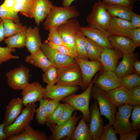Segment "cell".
<instances>
[{"instance_id":"1","label":"cell","mask_w":140,"mask_h":140,"mask_svg":"<svg viewBox=\"0 0 140 140\" xmlns=\"http://www.w3.org/2000/svg\"><path fill=\"white\" fill-rule=\"evenodd\" d=\"M80 15L75 6L62 7L53 5L43 25L45 30H48L52 28H57L69 19L77 18Z\"/></svg>"},{"instance_id":"2","label":"cell","mask_w":140,"mask_h":140,"mask_svg":"<svg viewBox=\"0 0 140 140\" xmlns=\"http://www.w3.org/2000/svg\"><path fill=\"white\" fill-rule=\"evenodd\" d=\"M96 76V75L89 86L83 92L78 95L74 93L71 94L61 100L64 103L71 105L75 111H80L87 123H89L90 121L89 103L92 87Z\"/></svg>"},{"instance_id":"3","label":"cell","mask_w":140,"mask_h":140,"mask_svg":"<svg viewBox=\"0 0 140 140\" xmlns=\"http://www.w3.org/2000/svg\"><path fill=\"white\" fill-rule=\"evenodd\" d=\"M36 106L35 103L28 104L23 109L20 114L12 123L5 126L4 131L7 139L12 136L21 133L30 124L33 120Z\"/></svg>"},{"instance_id":"4","label":"cell","mask_w":140,"mask_h":140,"mask_svg":"<svg viewBox=\"0 0 140 140\" xmlns=\"http://www.w3.org/2000/svg\"><path fill=\"white\" fill-rule=\"evenodd\" d=\"M91 98L97 101L101 115L105 116L108 120L109 123L113 125L117 112L116 107L112 103L106 92L94 84L92 87Z\"/></svg>"},{"instance_id":"5","label":"cell","mask_w":140,"mask_h":140,"mask_svg":"<svg viewBox=\"0 0 140 140\" xmlns=\"http://www.w3.org/2000/svg\"><path fill=\"white\" fill-rule=\"evenodd\" d=\"M111 18L102 5L101 1L99 0L93 6L91 12L88 15L86 20L88 26L106 33Z\"/></svg>"},{"instance_id":"6","label":"cell","mask_w":140,"mask_h":140,"mask_svg":"<svg viewBox=\"0 0 140 140\" xmlns=\"http://www.w3.org/2000/svg\"><path fill=\"white\" fill-rule=\"evenodd\" d=\"M80 27L79 22L75 18L69 19L56 28L62 40L69 49L74 58L77 57L74 36Z\"/></svg>"},{"instance_id":"7","label":"cell","mask_w":140,"mask_h":140,"mask_svg":"<svg viewBox=\"0 0 140 140\" xmlns=\"http://www.w3.org/2000/svg\"><path fill=\"white\" fill-rule=\"evenodd\" d=\"M118 107L113 125L116 133L120 135L119 140H123L126 135L133 129L129 118L133 106L125 104Z\"/></svg>"},{"instance_id":"8","label":"cell","mask_w":140,"mask_h":140,"mask_svg":"<svg viewBox=\"0 0 140 140\" xmlns=\"http://www.w3.org/2000/svg\"><path fill=\"white\" fill-rule=\"evenodd\" d=\"M82 116L80 115L77 116V112L75 111L68 121L61 125L46 123L52 133V135L48 137V140H69L77 122Z\"/></svg>"},{"instance_id":"9","label":"cell","mask_w":140,"mask_h":140,"mask_svg":"<svg viewBox=\"0 0 140 140\" xmlns=\"http://www.w3.org/2000/svg\"><path fill=\"white\" fill-rule=\"evenodd\" d=\"M59 78L56 85L68 86L82 85L83 79L80 67L76 62L65 68L58 69Z\"/></svg>"},{"instance_id":"10","label":"cell","mask_w":140,"mask_h":140,"mask_svg":"<svg viewBox=\"0 0 140 140\" xmlns=\"http://www.w3.org/2000/svg\"><path fill=\"white\" fill-rule=\"evenodd\" d=\"M30 71L22 65L7 72L5 75L9 86L13 90H23L29 83Z\"/></svg>"},{"instance_id":"11","label":"cell","mask_w":140,"mask_h":140,"mask_svg":"<svg viewBox=\"0 0 140 140\" xmlns=\"http://www.w3.org/2000/svg\"><path fill=\"white\" fill-rule=\"evenodd\" d=\"M40 49L58 69L65 68L76 62L73 57L56 51L45 41L42 43Z\"/></svg>"},{"instance_id":"12","label":"cell","mask_w":140,"mask_h":140,"mask_svg":"<svg viewBox=\"0 0 140 140\" xmlns=\"http://www.w3.org/2000/svg\"><path fill=\"white\" fill-rule=\"evenodd\" d=\"M74 58L80 67L82 76L83 83L80 87L85 90L91 83L96 73L102 69V65L100 61H89L77 57Z\"/></svg>"},{"instance_id":"13","label":"cell","mask_w":140,"mask_h":140,"mask_svg":"<svg viewBox=\"0 0 140 140\" xmlns=\"http://www.w3.org/2000/svg\"><path fill=\"white\" fill-rule=\"evenodd\" d=\"M94 83L105 92L122 85L121 79L114 71H104L102 69L99 71L98 75H96Z\"/></svg>"},{"instance_id":"14","label":"cell","mask_w":140,"mask_h":140,"mask_svg":"<svg viewBox=\"0 0 140 140\" xmlns=\"http://www.w3.org/2000/svg\"><path fill=\"white\" fill-rule=\"evenodd\" d=\"M22 90V99L23 105L26 106L44 98L46 89L39 83L35 82L29 83Z\"/></svg>"},{"instance_id":"15","label":"cell","mask_w":140,"mask_h":140,"mask_svg":"<svg viewBox=\"0 0 140 140\" xmlns=\"http://www.w3.org/2000/svg\"><path fill=\"white\" fill-rule=\"evenodd\" d=\"M132 28L130 22L116 17H112L106 33L109 36H120L131 38Z\"/></svg>"},{"instance_id":"16","label":"cell","mask_w":140,"mask_h":140,"mask_svg":"<svg viewBox=\"0 0 140 140\" xmlns=\"http://www.w3.org/2000/svg\"><path fill=\"white\" fill-rule=\"evenodd\" d=\"M90 119L89 127L92 140H98L103 130V119L101 117L98 103L95 100L89 109Z\"/></svg>"},{"instance_id":"17","label":"cell","mask_w":140,"mask_h":140,"mask_svg":"<svg viewBox=\"0 0 140 140\" xmlns=\"http://www.w3.org/2000/svg\"><path fill=\"white\" fill-rule=\"evenodd\" d=\"M123 54L114 48H103L100 59L104 71H114L118 65L119 60Z\"/></svg>"},{"instance_id":"18","label":"cell","mask_w":140,"mask_h":140,"mask_svg":"<svg viewBox=\"0 0 140 140\" xmlns=\"http://www.w3.org/2000/svg\"><path fill=\"white\" fill-rule=\"evenodd\" d=\"M78 86H68L54 85H47L44 98L60 101L65 97L77 92L80 88Z\"/></svg>"},{"instance_id":"19","label":"cell","mask_w":140,"mask_h":140,"mask_svg":"<svg viewBox=\"0 0 140 140\" xmlns=\"http://www.w3.org/2000/svg\"><path fill=\"white\" fill-rule=\"evenodd\" d=\"M80 30L85 37L94 41L102 48H114L109 40V36L106 33L88 26L80 27Z\"/></svg>"},{"instance_id":"20","label":"cell","mask_w":140,"mask_h":140,"mask_svg":"<svg viewBox=\"0 0 140 140\" xmlns=\"http://www.w3.org/2000/svg\"><path fill=\"white\" fill-rule=\"evenodd\" d=\"M105 92L116 107L128 104L132 97L131 90L123 85Z\"/></svg>"},{"instance_id":"21","label":"cell","mask_w":140,"mask_h":140,"mask_svg":"<svg viewBox=\"0 0 140 140\" xmlns=\"http://www.w3.org/2000/svg\"><path fill=\"white\" fill-rule=\"evenodd\" d=\"M23 102L22 99L14 98L9 101L6 107L4 121L5 125L12 123L20 114L22 110Z\"/></svg>"},{"instance_id":"22","label":"cell","mask_w":140,"mask_h":140,"mask_svg":"<svg viewBox=\"0 0 140 140\" xmlns=\"http://www.w3.org/2000/svg\"><path fill=\"white\" fill-rule=\"evenodd\" d=\"M109 39L113 48L123 54L133 53L137 47L131 39L128 37L112 36Z\"/></svg>"},{"instance_id":"23","label":"cell","mask_w":140,"mask_h":140,"mask_svg":"<svg viewBox=\"0 0 140 140\" xmlns=\"http://www.w3.org/2000/svg\"><path fill=\"white\" fill-rule=\"evenodd\" d=\"M53 5L49 0H36L32 8V15L38 26L46 17Z\"/></svg>"},{"instance_id":"24","label":"cell","mask_w":140,"mask_h":140,"mask_svg":"<svg viewBox=\"0 0 140 140\" xmlns=\"http://www.w3.org/2000/svg\"><path fill=\"white\" fill-rule=\"evenodd\" d=\"M39 31L36 26L33 28L29 26L27 28L25 46L31 54L39 49L42 44Z\"/></svg>"},{"instance_id":"25","label":"cell","mask_w":140,"mask_h":140,"mask_svg":"<svg viewBox=\"0 0 140 140\" xmlns=\"http://www.w3.org/2000/svg\"><path fill=\"white\" fill-rule=\"evenodd\" d=\"M102 5L111 17H116L130 22L134 13L132 8L125 6L111 4L101 1Z\"/></svg>"},{"instance_id":"26","label":"cell","mask_w":140,"mask_h":140,"mask_svg":"<svg viewBox=\"0 0 140 140\" xmlns=\"http://www.w3.org/2000/svg\"><path fill=\"white\" fill-rule=\"evenodd\" d=\"M135 55L134 53L123 54L122 60L113 71L119 78L135 73L133 62Z\"/></svg>"},{"instance_id":"27","label":"cell","mask_w":140,"mask_h":140,"mask_svg":"<svg viewBox=\"0 0 140 140\" xmlns=\"http://www.w3.org/2000/svg\"><path fill=\"white\" fill-rule=\"evenodd\" d=\"M48 137L45 132L39 129H34L29 124L22 133L12 136L6 140H47Z\"/></svg>"},{"instance_id":"28","label":"cell","mask_w":140,"mask_h":140,"mask_svg":"<svg viewBox=\"0 0 140 140\" xmlns=\"http://www.w3.org/2000/svg\"><path fill=\"white\" fill-rule=\"evenodd\" d=\"M25 61L41 69L44 72L50 67L54 66L40 49L34 53L27 56Z\"/></svg>"},{"instance_id":"29","label":"cell","mask_w":140,"mask_h":140,"mask_svg":"<svg viewBox=\"0 0 140 140\" xmlns=\"http://www.w3.org/2000/svg\"><path fill=\"white\" fill-rule=\"evenodd\" d=\"M70 140H92L89 125L83 116L76 127H75L70 138Z\"/></svg>"},{"instance_id":"30","label":"cell","mask_w":140,"mask_h":140,"mask_svg":"<svg viewBox=\"0 0 140 140\" xmlns=\"http://www.w3.org/2000/svg\"><path fill=\"white\" fill-rule=\"evenodd\" d=\"M85 40L88 59L90 61H99L103 48L86 37H85Z\"/></svg>"},{"instance_id":"31","label":"cell","mask_w":140,"mask_h":140,"mask_svg":"<svg viewBox=\"0 0 140 140\" xmlns=\"http://www.w3.org/2000/svg\"><path fill=\"white\" fill-rule=\"evenodd\" d=\"M3 21L5 37L12 36L27 28L26 26L23 25L20 23H15L10 19H3Z\"/></svg>"},{"instance_id":"32","label":"cell","mask_w":140,"mask_h":140,"mask_svg":"<svg viewBox=\"0 0 140 140\" xmlns=\"http://www.w3.org/2000/svg\"><path fill=\"white\" fill-rule=\"evenodd\" d=\"M85 36L80 30L78 31L74 36L75 45L77 57L81 59L88 60L85 40Z\"/></svg>"},{"instance_id":"33","label":"cell","mask_w":140,"mask_h":140,"mask_svg":"<svg viewBox=\"0 0 140 140\" xmlns=\"http://www.w3.org/2000/svg\"><path fill=\"white\" fill-rule=\"evenodd\" d=\"M26 30L7 37L4 39V43L11 48L23 47L25 46Z\"/></svg>"},{"instance_id":"34","label":"cell","mask_w":140,"mask_h":140,"mask_svg":"<svg viewBox=\"0 0 140 140\" xmlns=\"http://www.w3.org/2000/svg\"><path fill=\"white\" fill-rule=\"evenodd\" d=\"M59 78V71L54 66L49 67L42 75L43 82L50 86L55 85Z\"/></svg>"},{"instance_id":"35","label":"cell","mask_w":140,"mask_h":140,"mask_svg":"<svg viewBox=\"0 0 140 140\" xmlns=\"http://www.w3.org/2000/svg\"><path fill=\"white\" fill-rule=\"evenodd\" d=\"M49 100L48 98H44L40 101L39 107L36 110V118L38 123L43 125L47 122L46 106Z\"/></svg>"},{"instance_id":"36","label":"cell","mask_w":140,"mask_h":140,"mask_svg":"<svg viewBox=\"0 0 140 140\" xmlns=\"http://www.w3.org/2000/svg\"><path fill=\"white\" fill-rule=\"evenodd\" d=\"M121 79L122 85L130 90L140 85V75L135 73L125 75Z\"/></svg>"},{"instance_id":"37","label":"cell","mask_w":140,"mask_h":140,"mask_svg":"<svg viewBox=\"0 0 140 140\" xmlns=\"http://www.w3.org/2000/svg\"><path fill=\"white\" fill-rule=\"evenodd\" d=\"M16 50L15 48H11L8 46L0 47V65L2 63L8 61L11 59L18 58V56L11 54L12 52H15Z\"/></svg>"},{"instance_id":"38","label":"cell","mask_w":140,"mask_h":140,"mask_svg":"<svg viewBox=\"0 0 140 140\" xmlns=\"http://www.w3.org/2000/svg\"><path fill=\"white\" fill-rule=\"evenodd\" d=\"M116 133L113 127L108 123L103 126L102 133L98 140H117Z\"/></svg>"},{"instance_id":"39","label":"cell","mask_w":140,"mask_h":140,"mask_svg":"<svg viewBox=\"0 0 140 140\" xmlns=\"http://www.w3.org/2000/svg\"><path fill=\"white\" fill-rule=\"evenodd\" d=\"M74 111V108L71 105L64 103L62 113L57 124L61 125L67 122L71 118Z\"/></svg>"},{"instance_id":"40","label":"cell","mask_w":140,"mask_h":140,"mask_svg":"<svg viewBox=\"0 0 140 140\" xmlns=\"http://www.w3.org/2000/svg\"><path fill=\"white\" fill-rule=\"evenodd\" d=\"M32 7L29 5L15 3L12 11L18 12H20L21 14L26 17L32 18Z\"/></svg>"},{"instance_id":"41","label":"cell","mask_w":140,"mask_h":140,"mask_svg":"<svg viewBox=\"0 0 140 140\" xmlns=\"http://www.w3.org/2000/svg\"><path fill=\"white\" fill-rule=\"evenodd\" d=\"M18 12L8 10L5 9L2 5H0V18L3 19H9L16 23H20V20L18 15Z\"/></svg>"},{"instance_id":"42","label":"cell","mask_w":140,"mask_h":140,"mask_svg":"<svg viewBox=\"0 0 140 140\" xmlns=\"http://www.w3.org/2000/svg\"><path fill=\"white\" fill-rule=\"evenodd\" d=\"M48 30L49 33L47 40L48 41L56 45L66 46L60 37L56 28H52Z\"/></svg>"},{"instance_id":"43","label":"cell","mask_w":140,"mask_h":140,"mask_svg":"<svg viewBox=\"0 0 140 140\" xmlns=\"http://www.w3.org/2000/svg\"><path fill=\"white\" fill-rule=\"evenodd\" d=\"M64 105V103H59L54 111L47 118L46 123L57 124L62 113Z\"/></svg>"},{"instance_id":"44","label":"cell","mask_w":140,"mask_h":140,"mask_svg":"<svg viewBox=\"0 0 140 140\" xmlns=\"http://www.w3.org/2000/svg\"><path fill=\"white\" fill-rule=\"evenodd\" d=\"M131 114L133 129H140V105L133 106Z\"/></svg>"},{"instance_id":"45","label":"cell","mask_w":140,"mask_h":140,"mask_svg":"<svg viewBox=\"0 0 140 140\" xmlns=\"http://www.w3.org/2000/svg\"><path fill=\"white\" fill-rule=\"evenodd\" d=\"M131 90L132 97L128 104L133 106L140 105V86H137Z\"/></svg>"},{"instance_id":"46","label":"cell","mask_w":140,"mask_h":140,"mask_svg":"<svg viewBox=\"0 0 140 140\" xmlns=\"http://www.w3.org/2000/svg\"><path fill=\"white\" fill-rule=\"evenodd\" d=\"M49 45L56 51L62 54L74 57L69 48L66 46L57 45L49 42L47 40L45 41Z\"/></svg>"},{"instance_id":"47","label":"cell","mask_w":140,"mask_h":140,"mask_svg":"<svg viewBox=\"0 0 140 140\" xmlns=\"http://www.w3.org/2000/svg\"><path fill=\"white\" fill-rule=\"evenodd\" d=\"M109 4L125 6L133 8L136 0H103Z\"/></svg>"},{"instance_id":"48","label":"cell","mask_w":140,"mask_h":140,"mask_svg":"<svg viewBox=\"0 0 140 140\" xmlns=\"http://www.w3.org/2000/svg\"><path fill=\"white\" fill-rule=\"evenodd\" d=\"M60 101L55 99H51L48 100L46 106L47 119L56 109Z\"/></svg>"},{"instance_id":"49","label":"cell","mask_w":140,"mask_h":140,"mask_svg":"<svg viewBox=\"0 0 140 140\" xmlns=\"http://www.w3.org/2000/svg\"><path fill=\"white\" fill-rule=\"evenodd\" d=\"M131 38L137 47L140 46V27L132 29Z\"/></svg>"},{"instance_id":"50","label":"cell","mask_w":140,"mask_h":140,"mask_svg":"<svg viewBox=\"0 0 140 140\" xmlns=\"http://www.w3.org/2000/svg\"><path fill=\"white\" fill-rule=\"evenodd\" d=\"M140 133V129H132L125 136L123 140H136Z\"/></svg>"},{"instance_id":"51","label":"cell","mask_w":140,"mask_h":140,"mask_svg":"<svg viewBox=\"0 0 140 140\" xmlns=\"http://www.w3.org/2000/svg\"><path fill=\"white\" fill-rule=\"evenodd\" d=\"M132 29L140 27V16L134 13L130 21Z\"/></svg>"},{"instance_id":"52","label":"cell","mask_w":140,"mask_h":140,"mask_svg":"<svg viewBox=\"0 0 140 140\" xmlns=\"http://www.w3.org/2000/svg\"><path fill=\"white\" fill-rule=\"evenodd\" d=\"M15 3L14 0H5L2 5L5 10L12 11Z\"/></svg>"},{"instance_id":"53","label":"cell","mask_w":140,"mask_h":140,"mask_svg":"<svg viewBox=\"0 0 140 140\" xmlns=\"http://www.w3.org/2000/svg\"><path fill=\"white\" fill-rule=\"evenodd\" d=\"M3 19L0 18V43L5 39Z\"/></svg>"},{"instance_id":"54","label":"cell","mask_w":140,"mask_h":140,"mask_svg":"<svg viewBox=\"0 0 140 140\" xmlns=\"http://www.w3.org/2000/svg\"><path fill=\"white\" fill-rule=\"evenodd\" d=\"M133 66L135 73L140 75V62L139 61L135 59L133 62Z\"/></svg>"},{"instance_id":"55","label":"cell","mask_w":140,"mask_h":140,"mask_svg":"<svg viewBox=\"0 0 140 140\" xmlns=\"http://www.w3.org/2000/svg\"><path fill=\"white\" fill-rule=\"evenodd\" d=\"M15 3L27 4L33 7L36 0H14Z\"/></svg>"},{"instance_id":"56","label":"cell","mask_w":140,"mask_h":140,"mask_svg":"<svg viewBox=\"0 0 140 140\" xmlns=\"http://www.w3.org/2000/svg\"><path fill=\"white\" fill-rule=\"evenodd\" d=\"M5 126V125L3 123L0 124V140L6 139H7L4 131Z\"/></svg>"},{"instance_id":"57","label":"cell","mask_w":140,"mask_h":140,"mask_svg":"<svg viewBox=\"0 0 140 140\" xmlns=\"http://www.w3.org/2000/svg\"><path fill=\"white\" fill-rule=\"evenodd\" d=\"M75 0H63L62 5L63 6L68 7L70 6L72 3Z\"/></svg>"},{"instance_id":"58","label":"cell","mask_w":140,"mask_h":140,"mask_svg":"<svg viewBox=\"0 0 140 140\" xmlns=\"http://www.w3.org/2000/svg\"><path fill=\"white\" fill-rule=\"evenodd\" d=\"M139 0V1H140V0Z\"/></svg>"}]
</instances>
